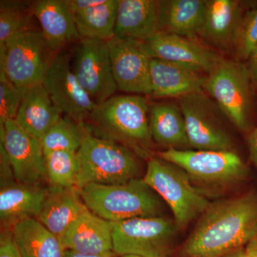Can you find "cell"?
I'll return each mask as SVG.
<instances>
[{"label":"cell","mask_w":257,"mask_h":257,"mask_svg":"<svg viewBox=\"0 0 257 257\" xmlns=\"http://www.w3.org/2000/svg\"><path fill=\"white\" fill-rule=\"evenodd\" d=\"M257 236V194L209 205L184 246L187 257H221Z\"/></svg>","instance_id":"1"},{"label":"cell","mask_w":257,"mask_h":257,"mask_svg":"<svg viewBox=\"0 0 257 257\" xmlns=\"http://www.w3.org/2000/svg\"><path fill=\"white\" fill-rule=\"evenodd\" d=\"M203 91L236 128L252 131L257 89L245 62L221 57L207 74Z\"/></svg>","instance_id":"2"},{"label":"cell","mask_w":257,"mask_h":257,"mask_svg":"<svg viewBox=\"0 0 257 257\" xmlns=\"http://www.w3.org/2000/svg\"><path fill=\"white\" fill-rule=\"evenodd\" d=\"M77 190L87 209L109 222L161 216L162 213L159 196L144 179L114 185L89 184Z\"/></svg>","instance_id":"3"},{"label":"cell","mask_w":257,"mask_h":257,"mask_svg":"<svg viewBox=\"0 0 257 257\" xmlns=\"http://www.w3.org/2000/svg\"><path fill=\"white\" fill-rule=\"evenodd\" d=\"M76 188L89 184L114 185L138 178L140 166L124 145L88 133L77 152Z\"/></svg>","instance_id":"4"},{"label":"cell","mask_w":257,"mask_h":257,"mask_svg":"<svg viewBox=\"0 0 257 257\" xmlns=\"http://www.w3.org/2000/svg\"><path fill=\"white\" fill-rule=\"evenodd\" d=\"M190 179L178 166L160 157L150 159L143 179L168 204L179 228L185 227L210 205Z\"/></svg>","instance_id":"5"},{"label":"cell","mask_w":257,"mask_h":257,"mask_svg":"<svg viewBox=\"0 0 257 257\" xmlns=\"http://www.w3.org/2000/svg\"><path fill=\"white\" fill-rule=\"evenodd\" d=\"M149 111L145 96H113L96 104L89 119L113 138L140 148L150 145L152 140L147 116Z\"/></svg>","instance_id":"6"},{"label":"cell","mask_w":257,"mask_h":257,"mask_svg":"<svg viewBox=\"0 0 257 257\" xmlns=\"http://www.w3.org/2000/svg\"><path fill=\"white\" fill-rule=\"evenodd\" d=\"M51 54L42 31L31 29L20 32L0 49V70L17 87L28 92L41 84L53 58Z\"/></svg>","instance_id":"7"},{"label":"cell","mask_w":257,"mask_h":257,"mask_svg":"<svg viewBox=\"0 0 257 257\" xmlns=\"http://www.w3.org/2000/svg\"><path fill=\"white\" fill-rule=\"evenodd\" d=\"M113 252L123 256L169 257L177 225L162 216L110 222Z\"/></svg>","instance_id":"8"},{"label":"cell","mask_w":257,"mask_h":257,"mask_svg":"<svg viewBox=\"0 0 257 257\" xmlns=\"http://www.w3.org/2000/svg\"><path fill=\"white\" fill-rule=\"evenodd\" d=\"M178 103L190 147L197 150L231 151L232 140L221 118L224 114L204 91L182 96Z\"/></svg>","instance_id":"9"},{"label":"cell","mask_w":257,"mask_h":257,"mask_svg":"<svg viewBox=\"0 0 257 257\" xmlns=\"http://www.w3.org/2000/svg\"><path fill=\"white\" fill-rule=\"evenodd\" d=\"M158 156L178 166L191 178L207 183H234L244 179L248 172L242 159L232 151L167 149Z\"/></svg>","instance_id":"10"},{"label":"cell","mask_w":257,"mask_h":257,"mask_svg":"<svg viewBox=\"0 0 257 257\" xmlns=\"http://www.w3.org/2000/svg\"><path fill=\"white\" fill-rule=\"evenodd\" d=\"M71 67L81 87L96 104L109 99L118 89L105 41L81 39L74 51Z\"/></svg>","instance_id":"11"},{"label":"cell","mask_w":257,"mask_h":257,"mask_svg":"<svg viewBox=\"0 0 257 257\" xmlns=\"http://www.w3.org/2000/svg\"><path fill=\"white\" fill-rule=\"evenodd\" d=\"M42 84L62 113L84 123L96 106L72 72L68 54L58 53L51 60Z\"/></svg>","instance_id":"12"},{"label":"cell","mask_w":257,"mask_h":257,"mask_svg":"<svg viewBox=\"0 0 257 257\" xmlns=\"http://www.w3.org/2000/svg\"><path fill=\"white\" fill-rule=\"evenodd\" d=\"M106 43L118 89L131 94L151 95L152 58L143 42L114 37Z\"/></svg>","instance_id":"13"},{"label":"cell","mask_w":257,"mask_h":257,"mask_svg":"<svg viewBox=\"0 0 257 257\" xmlns=\"http://www.w3.org/2000/svg\"><path fill=\"white\" fill-rule=\"evenodd\" d=\"M0 139L18 183L37 185L47 178L45 152L40 140L20 127L15 120H8L0 126Z\"/></svg>","instance_id":"14"},{"label":"cell","mask_w":257,"mask_h":257,"mask_svg":"<svg viewBox=\"0 0 257 257\" xmlns=\"http://www.w3.org/2000/svg\"><path fill=\"white\" fill-rule=\"evenodd\" d=\"M143 44L152 59L182 64L207 74L221 58L195 38L167 32H161Z\"/></svg>","instance_id":"15"},{"label":"cell","mask_w":257,"mask_h":257,"mask_svg":"<svg viewBox=\"0 0 257 257\" xmlns=\"http://www.w3.org/2000/svg\"><path fill=\"white\" fill-rule=\"evenodd\" d=\"M253 2L207 0V9L199 36L220 50L234 49L240 23Z\"/></svg>","instance_id":"16"},{"label":"cell","mask_w":257,"mask_h":257,"mask_svg":"<svg viewBox=\"0 0 257 257\" xmlns=\"http://www.w3.org/2000/svg\"><path fill=\"white\" fill-rule=\"evenodd\" d=\"M64 250L84 255L112 253L111 224L86 207L60 238Z\"/></svg>","instance_id":"17"},{"label":"cell","mask_w":257,"mask_h":257,"mask_svg":"<svg viewBox=\"0 0 257 257\" xmlns=\"http://www.w3.org/2000/svg\"><path fill=\"white\" fill-rule=\"evenodd\" d=\"M33 11L53 55L67 44L81 40L69 0H40L34 3Z\"/></svg>","instance_id":"18"},{"label":"cell","mask_w":257,"mask_h":257,"mask_svg":"<svg viewBox=\"0 0 257 257\" xmlns=\"http://www.w3.org/2000/svg\"><path fill=\"white\" fill-rule=\"evenodd\" d=\"M207 74L193 67L167 61L152 59L150 76L152 96L180 98L203 91Z\"/></svg>","instance_id":"19"},{"label":"cell","mask_w":257,"mask_h":257,"mask_svg":"<svg viewBox=\"0 0 257 257\" xmlns=\"http://www.w3.org/2000/svg\"><path fill=\"white\" fill-rule=\"evenodd\" d=\"M160 32V1L119 0L115 37L145 42Z\"/></svg>","instance_id":"20"},{"label":"cell","mask_w":257,"mask_h":257,"mask_svg":"<svg viewBox=\"0 0 257 257\" xmlns=\"http://www.w3.org/2000/svg\"><path fill=\"white\" fill-rule=\"evenodd\" d=\"M62 117V111L41 83L27 92L15 121L25 131L41 141Z\"/></svg>","instance_id":"21"},{"label":"cell","mask_w":257,"mask_h":257,"mask_svg":"<svg viewBox=\"0 0 257 257\" xmlns=\"http://www.w3.org/2000/svg\"><path fill=\"white\" fill-rule=\"evenodd\" d=\"M49 189L37 185L9 184L0 192V219L4 225L14 226L18 221L37 218L40 214Z\"/></svg>","instance_id":"22"},{"label":"cell","mask_w":257,"mask_h":257,"mask_svg":"<svg viewBox=\"0 0 257 257\" xmlns=\"http://www.w3.org/2000/svg\"><path fill=\"white\" fill-rule=\"evenodd\" d=\"M85 207L75 187H51L36 219L60 239Z\"/></svg>","instance_id":"23"},{"label":"cell","mask_w":257,"mask_h":257,"mask_svg":"<svg viewBox=\"0 0 257 257\" xmlns=\"http://www.w3.org/2000/svg\"><path fill=\"white\" fill-rule=\"evenodd\" d=\"M207 0L160 1L161 32L181 36H199L202 30Z\"/></svg>","instance_id":"24"},{"label":"cell","mask_w":257,"mask_h":257,"mask_svg":"<svg viewBox=\"0 0 257 257\" xmlns=\"http://www.w3.org/2000/svg\"><path fill=\"white\" fill-rule=\"evenodd\" d=\"M149 124L152 139L161 146L181 150L190 148L183 113L177 104H154L150 109Z\"/></svg>","instance_id":"25"},{"label":"cell","mask_w":257,"mask_h":257,"mask_svg":"<svg viewBox=\"0 0 257 257\" xmlns=\"http://www.w3.org/2000/svg\"><path fill=\"white\" fill-rule=\"evenodd\" d=\"M23 257H64L60 239L36 218L18 221L12 229Z\"/></svg>","instance_id":"26"},{"label":"cell","mask_w":257,"mask_h":257,"mask_svg":"<svg viewBox=\"0 0 257 257\" xmlns=\"http://www.w3.org/2000/svg\"><path fill=\"white\" fill-rule=\"evenodd\" d=\"M119 0H105L94 8L74 13L81 39L107 42L114 37Z\"/></svg>","instance_id":"27"},{"label":"cell","mask_w":257,"mask_h":257,"mask_svg":"<svg viewBox=\"0 0 257 257\" xmlns=\"http://www.w3.org/2000/svg\"><path fill=\"white\" fill-rule=\"evenodd\" d=\"M88 133L83 123L67 116L62 117L41 140L44 152L57 150L77 152Z\"/></svg>","instance_id":"28"},{"label":"cell","mask_w":257,"mask_h":257,"mask_svg":"<svg viewBox=\"0 0 257 257\" xmlns=\"http://www.w3.org/2000/svg\"><path fill=\"white\" fill-rule=\"evenodd\" d=\"M47 179L52 187L76 188L78 158L77 152L57 150L45 152Z\"/></svg>","instance_id":"29"},{"label":"cell","mask_w":257,"mask_h":257,"mask_svg":"<svg viewBox=\"0 0 257 257\" xmlns=\"http://www.w3.org/2000/svg\"><path fill=\"white\" fill-rule=\"evenodd\" d=\"M32 8L27 3L1 1L0 3V49L4 48L10 37L31 30Z\"/></svg>","instance_id":"30"},{"label":"cell","mask_w":257,"mask_h":257,"mask_svg":"<svg viewBox=\"0 0 257 257\" xmlns=\"http://www.w3.org/2000/svg\"><path fill=\"white\" fill-rule=\"evenodd\" d=\"M257 45V1L243 15L235 39L234 50L237 60L246 62Z\"/></svg>","instance_id":"31"},{"label":"cell","mask_w":257,"mask_h":257,"mask_svg":"<svg viewBox=\"0 0 257 257\" xmlns=\"http://www.w3.org/2000/svg\"><path fill=\"white\" fill-rule=\"evenodd\" d=\"M26 93L10 82L5 71L0 70V126L15 119Z\"/></svg>","instance_id":"32"},{"label":"cell","mask_w":257,"mask_h":257,"mask_svg":"<svg viewBox=\"0 0 257 257\" xmlns=\"http://www.w3.org/2000/svg\"><path fill=\"white\" fill-rule=\"evenodd\" d=\"M0 257H23L12 231H5L0 238Z\"/></svg>","instance_id":"33"},{"label":"cell","mask_w":257,"mask_h":257,"mask_svg":"<svg viewBox=\"0 0 257 257\" xmlns=\"http://www.w3.org/2000/svg\"><path fill=\"white\" fill-rule=\"evenodd\" d=\"M74 13H79L101 5L105 0H69Z\"/></svg>","instance_id":"34"},{"label":"cell","mask_w":257,"mask_h":257,"mask_svg":"<svg viewBox=\"0 0 257 257\" xmlns=\"http://www.w3.org/2000/svg\"><path fill=\"white\" fill-rule=\"evenodd\" d=\"M245 63L246 64L253 84L257 89V45Z\"/></svg>","instance_id":"35"},{"label":"cell","mask_w":257,"mask_h":257,"mask_svg":"<svg viewBox=\"0 0 257 257\" xmlns=\"http://www.w3.org/2000/svg\"><path fill=\"white\" fill-rule=\"evenodd\" d=\"M248 145L250 157L257 168V124L248 135Z\"/></svg>","instance_id":"36"},{"label":"cell","mask_w":257,"mask_h":257,"mask_svg":"<svg viewBox=\"0 0 257 257\" xmlns=\"http://www.w3.org/2000/svg\"><path fill=\"white\" fill-rule=\"evenodd\" d=\"M245 257H257V236L244 246Z\"/></svg>","instance_id":"37"},{"label":"cell","mask_w":257,"mask_h":257,"mask_svg":"<svg viewBox=\"0 0 257 257\" xmlns=\"http://www.w3.org/2000/svg\"><path fill=\"white\" fill-rule=\"evenodd\" d=\"M113 253H114L104 255H84L74 252V251H69V250H65L64 257H113Z\"/></svg>","instance_id":"38"},{"label":"cell","mask_w":257,"mask_h":257,"mask_svg":"<svg viewBox=\"0 0 257 257\" xmlns=\"http://www.w3.org/2000/svg\"><path fill=\"white\" fill-rule=\"evenodd\" d=\"M221 257H245L244 247L237 248Z\"/></svg>","instance_id":"39"},{"label":"cell","mask_w":257,"mask_h":257,"mask_svg":"<svg viewBox=\"0 0 257 257\" xmlns=\"http://www.w3.org/2000/svg\"><path fill=\"white\" fill-rule=\"evenodd\" d=\"M121 257H145V256H139V255H135V254H126V255H123V256H121Z\"/></svg>","instance_id":"40"}]
</instances>
